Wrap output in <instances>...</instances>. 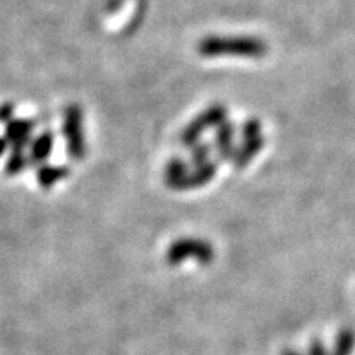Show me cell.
Here are the masks:
<instances>
[{
	"label": "cell",
	"mask_w": 355,
	"mask_h": 355,
	"mask_svg": "<svg viewBox=\"0 0 355 355\" xmlns=\"http://www.w3.org/2000/svg\"><path fill=\"white\" fill-rule=\"evenodd\" d=\"M204 58H252L259 60L268 51V44L255 37H207L198 44Z\"/></svg>",
	"instance_id": "obj_1"
},
{
	"label": "cell",
	"mask_w": 355,
	"mask_h": 355,
	"mask_svg": "<svg viewBox=\"0 0 355 355\" xmlns=\"http://www.w3.org/2000/svg\"><path fill=\"white\" fill-rule=\"evenodd\" d=\"M63 137L68 155L76 162L86 157V135H84V115L78 104H69L63 112Z\"/></svg>",
	"instance_id": "obj_2"
},
{
	"label": "cell",
	"mask_w": 355,
	"mask_h": 355,
	"mask_svg": "<svg viewBox=\"0 0 355 355\" xmlns=\"http://www.w3.org/2000/svg\"><path fill=\"white\" fill-rule=\"evenodd\" d=\"M214 247L202 239H178L166 252V261L173 266L183 263L184 260L194 259L201 265H209L214 260Z\"/></svg>",
	"instance_id": "obj_3"
},
{
	"label": "cell",
	"mask_w": 355,
	"mask_h": 355,
	"mask_svg": "<svg viewBox=\"0 0 355 355\" xmlns=\"http://www.w3.org/2000/svg\"><path fill=\"white\" fill-rule=\"evenodd\" d=\"M225 117H227V110L222 105H212V107L206 109L199 117L188 123V127L181 133V144L184 146H196L204 130L212 127H220L225 122Z\"/></svg>",
	"instance_id": "obj_4"
},
{
	"label": "cell",
	"mask_w": 355,
	"mask_h": 355,
	"mask_svg": "<svg viewBox=\"0 0 355 355\" xmlns=\"http://www.w3.org/2000/svg\"><path fill=\"white\" fill-rule=\"evenodd\" d=\"M242 137H243L242 145L239 146V148H235V153H234V163L235 166L239 168H243L245 165H248V163L254 159L255 155L263 148V144H265V139L261 137L260 122L254 121V119H250V121L243 123Z\"/></svg>",
	"instance_id": "obj_5"
},
{
	"label": "cell",
	"mask_w": 355,
	"mask_h": 355,
	"mask_svg": "<svg viewBox=\"0 0 355 355\" xmlns=\"http://www.w3.org/2000/svg\"><path fill=\"white\" fill-rule=\"evenodd\" d=\"M35 123L28 119H13L6 125V139L13 150L24 152L25 146L32 144Z\"/></svg>",
	"instance_id": "obj_6"
},
{
	"label": "cell",
	"mask_w": 355,
	"mask_h": 355,
	"mask_svg": "<svg viewBox=\"0 0 355 355\" xmlns=\"http://www.w3.org/2000/svg\"><path fill=\"white\" fill-rule=\"evenodd\" d=\"M189 175L188 163L180 158H173L165 168V183L168 188L183 191L186 189V180Z\"/></svg>",
	"instance_id": "obj_7"
},
{
	"label": "cell",
	"mask_w": 355,
	"mask_h": 355,
	"mask_svg": "<svg viewBox=\"0 0 355 355\" xmlns=\"http://www.w3.org/2000/svg\"><path fill=\"white\" fill-rule=\"evenodd\" d=\"M55 148V135L51 132L40 133L37 139L32 140L30 144V162L37 163V165H43Z\"/></svg>",
	"instance_id": "obj_8"
},
{
	"label": "cell",
	"mask_w": 355,
	"mask_h": 355,
	"mask_svg": "<svg viewBox=\"0 0 355 355\" xmlns=\"http://www.w3.org/2000/svg\"><path fill=\"white\" fill-rule=\"evenodd\" d=\"M69 176V168L61 165H40L37 170V181L38 186L43 189H50L53 186L63 181L64 178Z\"/></svg>",
	"instance_id": "obj_9"
},
{
	"label": "cell",
	"mask_w": 355,
	"mask_h": 355,
	"mask_svg": "<svg viewBox=\"0 0 355 355\" xmlns=\"http://www.w3.org/2000/svg\"><path fill=\"white\" fill-rule=\"evenodd\" d=\"M216 163L207 159V162L194 165V170L189 171L188 180H186V189H194L201 188L206 183H209L212 178L216 176Z\"/></svg>",
	"instance_id": "obj_10"
},
{
	"label": "cell",
	"mask_w": 355,
	"mask_h": 355,
	"mask_svg": "<svg viewBox=\"0 0 355 355\" xmlns=\"http://www.w3.org/2000/svg\"><path fill=\"white\" fill-rule=\"evenodd\" d=\"M234 127L230 122H224L219 127V132L216 135V146L217 152L222 157V159L234 158L235 146H234Z\"/></svg>",
	"instance_id": "obj_11"
},
{
	"label": "cell",
	"mask_w": 355,
	"mask_h": 355,
	"mask_svg": "<svg viewBox=\"0 0 355 355\" xmlns=\"http://www.w3.org/2000/svg\"><path fill=\"white\" fill-rule=\"evenodd\" d=\"M355 349V332L349 327H345L337 334L334 347L329 352V355H350Z\"/></svg>",
	"instance_id": "obj_12"
},
{
	"label": "cell",
	"mask_w": 355,
	"mask_h": 355,
	"mask_svg": "<svg viewBox=\"0 0 355 355\" xmlns=\"http://www.w3.org/2000/svg\"><path fill=\"white\" fill-rule=\"evenodd\" d=\"M28 163L30 159L28 157H25L24 152H20V150H13L6 163V173L8 176L20 175V173L28 166Z\"/></svg>",
	"instance_id": "obj_13"
},
{
	"label": "cell",
	"mask_w": 355,
	"mask_h": 355,
	"mask_svg": "<svg viewBox=\"0 0 355 355\" xmlns=\"http://www.w3.org/2000/svg\"><path fill=\"white\" fill-rule=\"evenodd\" d=\"M15 119V105L12 102H6V104L0 105V123L12 122Z\"/></svg>",
	"instance_id": "obj_14"
},
{
	"label": "cell",
	"mask_w": 355,
	"mask_h": 355,
	"mask_svg": "<svg viewBox=\"0 0 355 355\" xmlns=\"http://www.w3.org/2000/svg\"><path fill=\"white\" fill-rule=\"evenodd\" d=\"M308 355H329V352H327L326 345L322 344L321 339H314L309 345Z\"/></svg>",
	"instance_id": "obj_15"
},
{
	"label": "cell",
	"mask_w": 355,
	"mask_h": 355,
	"mask_svg": "<svg viewBox=\"0 0 355 355\" xmlns=\"http://www.w3.org/2000/svg\"><path fill=\"white\" fill-rule=\"evenodd\" d=\"M8 141H7V139L6 137H0V157H3V155H6V152L8 150Z\"/></svg>",
	"instance_id": "obj_16"
},
{
	"label": "cell",
	"mask_w": 355,
	"mask_h": 355,
	"mask_svg": "<svg viewBox=\"0 0 355 355\" xmlns=\"http://www.w3.org/2000/svg\"><path fill=\"white\" fill-rule=\"evenodd\" d=\"M282 355H303V354L298 352V350H295V349H285L282 352Z\"/></svg>",
	"instance_id": "obj_17"
}]
</instances>
